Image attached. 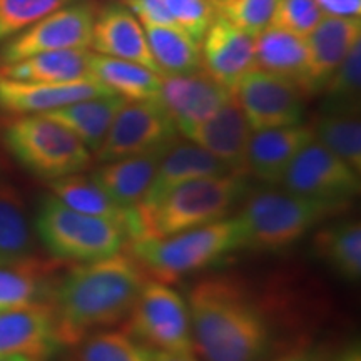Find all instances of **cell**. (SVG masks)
<instances>
[{
    "label": "cell",
    "instance_id": "1",
    "mask_svg": "<svg viewBox=\"0 0 361 361\" xmlns=\"http://www.w3.org/2000/svg\"><path fill=\"white\" fill-rule=\"evenodd\" d=\"M146 279L142 266L123 251L74 266L51 298L62 346H78L92 333L124 322Z\"/></svg>",
    "mask_w": 361,
    "mask_h": 361
},
{
    "label": "cell",
    "instance_id": "2",
    "mask_svg": "<svg viewBox=\"0 0 361 361\" xmlns=\"http://www.w3.org/2000/svg\"><path fill=\"white\" fill-rule=\"evenodd\" d=\"M192 348L201 361H261L271 329L246 284L233 276H207L188 295Z\"/></svg>",
    "mask_w": 361,
    "mask_h": 361
},
{
    "label": "cell",
    "instance_id": "3",
    "mask_svg": "<svg viewBox=\"0 0 361 361\" xmlns=\"http://www.w3.org/2000/svg\"><path fill=\"white\" fill-rule=\"evenodd\" d=\"M350 202L328 201L291 191L264 189L245 197L236 219L243 250L276 252L295 245L328 218L340 216Z\"/></svg>",
    "mask_w": 361,
    "mask_h": 361
},
{
    "label": "cell",
    "instance_id": "4",
    "mask_svg": "<svg viewBox=\"0 0 361 361\" xmlns=\"http://www.w3.org/2000/svg\"><path fill=\"white\" fill-rule=\"evenodd\" d=\"M128 247L144 271L157 281L169 284L214 264L229 252L243 250V233L234 216L168 238H139Z\"/></svg>",
    "mask_w": 361,
    "mask_h": 361
},
{
    "label": "cell",
    "instance_id": "5",
    "mask_svg": "<svg viewBox=\"0 0 361 361\" xmlns=\"http://www.w3.org/2000/svg\"><path fill=\"white\" fill-rule=\"evenodd\" d=\"M246 178L228 173L180 184L151 211L139 213L144 233L151 238H168L228 218L234 206L246 197Z\"/></svg>",
    "mask_w": 361,
    "mask_h": 361
},
{
    "label": "cell",
    "instance_id": "6",
    "mask_svg": "<svg viewBox=\"0 0 361 361\" xmlns=\"http://www.w3.org/2000/svg\"><path fill=\"white\" fill-rule=\"evenodd\" d=\"M35 229L54 258L79 264L114 256L129 243L123 223L79 213L54 196L40 204Z\"/></svg>",
    "mask_w": 361,
    "mask_h": 361
},
{
    "label": "cell",
    "instance_id": "7",
    "mask_svg": "<svg viewBox=\"0 0 361 361\" xmlns=\"http://www.w3.org/2000/svg\"><path fill=\"white\" fill-rule=\"evenodd\" d=\"M6 146L27 171L56 180L79 174L92 161V152L72 130L42 114L24 116L7 126Z\"/></svg>",
    "mask_w": 361,
    "mask_h": 361
},
{
    "label": "cell",
    "instance_id": "8",
    "mask_svg": "<svg viewBox=\"0 0 361 361\" xmlns=\"http://www.w3.org/2000/svg\"><path fill=\"white\" fill-rule=\"evenodd\" d=\"M126 331L156 351H194L188 303L169 284L146 279Z\"/></svg>",
    "mask_w": 361,
    "mask_h": 361
},
{
    "label": "cell",
    "instance_id": "9",
    "mask_svg": "<svg viewBox=\"0 0 361 361\" xmlns=\"http://www.w3.org/2000/svg\"><path fill=\"white\" fill-rule=\"evenodd\" d=\"M178 139L179 130L159 99L126 102L94 156L101 164L121 157L159 151L173 146Z\"/></svg>",
    "mask_w": 361,
    "mask_h": 361
},
{
    "label": "cell",
    "instance_id": "10",
    "mask_svg": "<svg viewBox=\"0 0 361 361\" xmlns=\"http://www.w3.org/2000/svg\"><path fill=\"white\" fill-rule=\"evenodd\" d=\"M96 17L97 8L92 2H72L59 8L8 40L0 51V64H13L44 52L87 49Z\"/></svg>",
    "mask_w": 361,
    "mask_h": 361
},
{
    "label": "cell",
    "instance_id": "11",
    "mask_svg": "<svg viewBox=\"0 0 361 361\" xmlns=\"http://www.w3.org/2000/svg\"><path fill=\"white\" fill-rule=\"evenodd\" d=\"M231 92L252 133L301 124L305 117L306 94L291 80L269 72L252 69Z\"/></svg>",
    "mask_w": 361,
    "mask_h": 361
},
{
    "label": "cell",
    "instance_id": "12",
    "mask_svg": "<svg viewBox=\"0 0 361 361\" xmlns=\"http://www.w3.org/2000/svg\"><path fill=\"white\" fill-rule=\"evenodd\" d=\"M281 184L303 196L350 202L360 194L361 178L318 139H311L293 159Z\"/></svg>",
    "mask_w": 361,
    "mask_h": 361
},
{
    "label": "cell",
    "instance_id": "13",
    "mask_svg": "<svg viewBox=\"0 0 361 361\" xmlns=\"http://www.w3.org/2000/svg\"><path fill=\"white\" fill-rule=\"evenodd\" d=\"M61 346L51 303L0 310V356L19 355L47 361Z\"/></svg>",
    "mask_w": 361,
    "mask_h": 361
},
{
    "label": "cell",
    "instance_id": "14",
    "mask_svg": "<svg viewBox=\"0 0 361 361\" xmlns=\"http://www.w3.org/2000/svg\"><path fill=\"white\" fill-rule=\"evenodd\" d=\"M231 97V90L216 82L202 69L191 74L162 75L159 102L174 121L179 134L213 117Z\"/></svg>",
    "mask_w": 361,
    "mask_h": 361
},
{
    "label": "cell",
    "instance_id": "15",
    "mask_svg": "<svg viewBox=\"0 0 361 361\" xmlns=\"http://www.w3.org/2000/svg\"><path fill=\"white\" fill-rule=\"evenodd\" d=\"M202 71L229 90L256 69L255 37L216 16L201 40Z\"/></svg>",
    "mask_w": 361,
    "mask_h": 361
},
{
    "label": "cell",
    "instance_id": "16",
    "mask_svg": "<svg viewBox=\"0 0 361 361\" xmlns=\"http://www.w3.org/2000/svg\"><path fill=\"white\" fill-rule=\"evenodd\" d=\"M251 133L241 107L231 97L213 117L184 130L183 135L206 149L229 173L250 176L246 156Z\"/></svg>",
    "mask_w": 361,
    "mask_h": 361
},
{
    "label": "cell",
    "instance_id": "17",
    "mask_svg": "<svg viewBox=\"0 0 361 361\" xmlns=\"http://www.w3.org/2000/svg\"><path fill=\"white\" fill-rule=\"evenodd\" d=\"M97 80L82 82H25L0 75V109L12 114H45L84 99L111 94Z\"/></svg>",
    "mask_w": 361,
    "mask_h": 361
},
{
    "label": "cell",
    "instance_id": "18",
    "mask_svg": "<svg viewBox=\"0 0 361 361\" xmlns=\"http://www.w3.org/2000/svg\"><path fill=\"white\" fill-rule=\"evenodd\" d=\"M314 139L311 126H286L251 133L247 144V174L274 186L281 184L298 152Z\"/></svg>",
    "mask_w": 361,
    "mask_h": 361
},
{
    "label": "cell",
    "instance_id": "19",
    "mask_svg": "<svg viewBox=\"0 0 361 361\" xmlns=\"http://www.w3.org/2000/svg\"><path fill=\"white\" fill-rule=\"evenodd\" d=\"M90 47L101 56L135 62L161 74L149 51L144 27L123 4L97 12Z\"/></svg>",
    "mask_w": 361,
    "mask_h": 361
},
{
    "label": "cell",
    "instance_id": "20",
    "mask_svg": "<svg viewBox=\"0 0 361 361\" xmlns=\"http://www.w3.org/2000/svg\"><path fill=\"white\" fill-rule=\"evenodd\" d=\"M229 171L221 162L191 141H176L162 157L152 179L149 191L137 206L139 213H147L159 202L166 194L180 184L200 178L228 174Z\"/></svg>",
    "mask_w": 361,
    "mask_h": 361
},
{
    "label": "cell",
    "instance_id": "21",
    "mask_svg": "<svg viewBox=\"0 0 361 361\" xmlns=\"http://www.w3.org/2000/svg\"><path fill=\"white\" fill-rule=\"evenodd\" d=\"M361 39L360 17L324 16L306 37L310 51L308 94L323 90L350 49Z\"/></svg>",
    "mask_w": 361,
    "mask_h": 361
},
{
    "label": "cell",
    "instance_id": "22",
    "mask_svg": "<svg viewBox=\"0 0 361 361\" xmlns=\"http://www.w3.org/2000/svg\"><path fill=\"white\" fill-rule=\"evenodd\" d=\"M169 147L147 152V154L101 162V166L94 171L90 178L96 180L117 206L133 209L142 202L162 157L169 151Z\"/></svg>",
    "mask_w": 361,
    "mask_h": 361
},
{
    "label": "cell",
    "instance_id": "23",
    "mask_svg": "<svg viewBox=\"0 0 361 361\" xmlns=\"http://www.w3.org/2000/svg\"><path fill=\"white\" fill-rule=\"evenodd\" d=\"M51 189L52 196L57 197L61 202H64L71 209L89 216H97V218H106L123 223L126 229H128L129 243L146 236L137 207L126 209V207L117 206L90 176L79 173L51 180Z\"/></svg>",
    "mask_w": 361,
    "mask_h": 361
},
{
    "label": "cell",
    "instance_id": "24",
    "mask_svg": "<svg viewBox=\"0 0 361 361\" xmlns=\"http://www.w3.org/2000/svg\"><path fill=\"white\" fill-rule=\"evenodd\" d=\"M256 69L279 75L308 94L310 51L305 37L268 25L255 37Z\"/></svg>",
    "mask_w": 361,
    "mask_h": 361
},
{
    "label": "cell",
    "instance_id": "25",
    "mask_svg": "<svg viewBox=\"0 0 361 361\" xmlns=\"http://www.w3.org/2000/svg\"><path fill=\"white\" fill-rule=\"evenodd\" d=\"M92 52L87 49L44 52L0 67V75L25 82H82L96 80L90 71Z\"/></svg>",
    "mask_w": 361,
    "mask_h": 361
},
{
    "label": "cell",
    "instance_id": "26",
    "mask_svg": "<svg viewBox=\"0 0 361 361\" xmlns=\"http://www.w3.org/2000/svg\"><path fill=\"white\" fill-rule=\"evenodd\" d=\"M126 102L128 101L124 97L111 92L69 104L61 109L45 112L42 116L72 130L82 141L84 146L92 154H96L107 133H109L117 112Z\"/></svg>",
    "mask_w": 361,
    "mask_h": 361
},
{
    "label": "cell",
    "instance_id": "27",
    "mask_svg": "<svg viewBox=\"0 0 361 361\" xmlns=\"http://www.w3.org/2000/svg\"><path fill=\"white\" fill-rule=\"evenodd\" d=\"M54 266L35 258L0 264V310L51 303L56 284Z\"/></svg>",
    "mask_w": 361,
    "mask_h": 361
},
{
    "label": "cell",
    "instance_id": "28",
    "mask_svg": "<svg viewBox=\"0 0 361 361\" xmlns=\"http://www.w3.org/2000/svg\"><path fill=\"white\" fill-rule=\"evenodd\" d=\"M90 71L97 82L106 85L128 102L157 101L162 87V75L123 59L92 54Z\"/></svg>",
    "mask_w": 361,
    "mask_h": 361
},
{
    "label": "cell",
    "instance_id": "29",
    "mask_svg": "<svg viewBox=\"0 0 361 361\" xmlns=\"http://www.w3.org/2000/svg\"><path fill=\"white\" fill-rule=\"evenodd\" d=\"M316 256L338 276L355 283L361 276V223L358 219L338 221L314 234Z\"/></svg>",
    "mask_w": 361,
    "mask_h": 361
},
{
    "label": "cell",
    "instance_id": "30",
    "mask_svg": "<svg viewBox=\"0 0 361 361\" xmlns=\"http://www.w3.org/2000/svg\"><path fill=\"white\" fill-rule=\"evenodd\" d=\"M35 239L25 204L16 188L0 183V264L34 256Z\"/></svg>",
    "mask_w": 361,
    "mask_h": 361
},
{
    "label": "cell",
    "instance_id": "31",
    "mask_svg": "<svg viewBox=\"0 0 361 361\" xmlns=\"http://www.w3.org/2000/svg\"><path fill=\"white\" fill-rule=\"evenodd\" d=\"M149 51L162 75H180L202 69L201 44L180 27L144 25Z\"/></svg>",
    "mask_w": 361,
    "mask_h": 361
},
{
    "label": "cell",
    "instance_id": "32",
    "mask_svg": "<svg viewBox=\"0 0 361 361\" xmlns=\"http://www.w3.org/2000/svg\"><path fill=\"white\" fill-rule=\"evenodd\" d=\"M314 139L361 176V123L358 109L329 107L313 128Z\"/></svg>",
    "mask_w": 361,
    "mask_h": 361
},
{
    "label": "cell",
    "instance_id": "33",
    "mask_svg": "<svg viewBox=\"0 0 361 361\" xmlns=\"http://www.w3.org/2000/svg\"><path fill=\"white\" fill-rule=\"evenodd\" d=\"M152 353L126 329H101L79 343L74 361H151Z\"/></svg>",
    "mask_w": 361,
    "mask_h": 361
},
{
    "label": "cell",
    "instance_id": "34",
    "mask_svg": "<svg viewBox=\"0 0 361 361\" xmlns=\"http://www.w3.org/2000/svg\"><path fill=\"white\" fill-rule=\"evenodd\" d=\"M75 0H0V42Z\"/></svg>",
    "mask_w": 361,
    "mask_h": 361
},
{
    "label": "cell",
    "instance_id": "35",
    "mask_svg": "<svg viewBox=\"0 0 361 361\" xmlns=\"http://www.w3.org/2000/svg\"><path fill=\"white\" fill-rule=\"evenodd\" d=\"M361 87V39L356 42L338 69L324 84L323 90L329 99V107L358 109Z\"/></svg>",
    "mask_w": 361,
    "mask_h": 361
},
{
    "label": "cell",
    "instance_id": "36",
    "mask_svg": "<svg viewBox=\"0 0 361 361\" xmlns=\"http://www.w3.org/2000/svg\"><path fill=\"white\" fill-rule=\"evenodd\" d=\"M214 13L256 37L271 24L278 0H211Z\"/></svg>",
    "mask_w": 361,
    "mask_h": 361
},
{
    "label": "cell",
    "instance_id": "37",
    "mask_svg": "<svg viewBox=\"0 0 361 361\" xmlns=\"http://www.w3.org/2000/svg\"><path fill=\"white\" fill-rule=\"evenodd\" d=\"M323 17L322 8L314 0H278L269 25H276L306 39Z\"/></svg>",
    "mask_w": 361,
    "mask_h": 361
},
{
    "label": "cell",
    "instance_id": "38",
    "mask_svg": "<svg viewBox=\"0 0 361 361\" xmlns=\"http://www.w3.org/2000/svg\"><path fill=\"white\" fill-rule=\"evenodd\" d=\"M176 25L201 44L216 13L211 0H164Z\"/></svg>",
    "mask_w": 361,
    "mask_h": 361
},
{
    "label": "cell",
    "instance_id": "39",
    "mask_svg": "<svg viewBox=\"0 0 361 361\" xmlns=\"http://www.w3.org/2000/svg\"><path fill=\"white\" fill-rule=\"evenodd\" d=\"M123 6L144 25L178 27L164 0H123Z\"/></svg>",
    "mask_w": 361,
    "mask_h": 361
},
{
    "label": "cell",
    "instance_id": "40",
    "mask_svg": "<svg viewBox=\"0 0 361 361\" xmlns=\"http://www.w3.org/2000/svg\"><path fill=\"white\" fill-rule=\"evenodd\" d=\"M326 17H360L361 0H314Z\"/></svg>",
    "mask_w": 361,
    "mask_h": 361
},
{
    "label": "cell",
    "instance_id": "41",
    "mask_svg": "<svg viewBox=\"0 0 361 361\" xmlns=\"http://www.w3.org/2000/svg\"><path fill=\"white\" fill-rule=\"evenodd\" d=\"M273 361H326V355L318 348H298L278 356Z\"/></svg>",
    "mask_w": 361,
    "mask_h": 361
},
{
    "label": "cell",
    "instance_id": "42",
    "mask_svg": "<svg viewBox=\"0 0 361 361\" xmlns=\"http://www.w3.org/2000/svg\"><path fill=\"white\" fill-rule=\"evenodd\" d=\"M151 361H201L194 351H156Z\"/></svg>",
    "mask_w": 361,
    "mask_h": 361
},
{
    "label": "cell",
    "instance_id": "43",
    "mask_svg": "<svg viewBox=\"0 0 361 361\" xmlns=\"http://www.w3.org/2000/svg\"><path fill=\"white\" fill-rule=\"evenodd\" d=\"M336 361H361V351H360V346H351V348H348L343 353L340 358H338Z\"/></svg>",
    "mask_w": 361,
    "mask_h": 361
},
{
    "label": "cell",
    "instance_id": "44",
    "mask_svg": "<svg viewBox=\"0 0 361 361\" xmlns=\"http://www.w3.org/2000/svg\"><path fill=\"white\" fill-rule=\"evenodd\" d=\"M0 361H35V360L25 358V356H19V355H7V356H0Z\"/></svg>",
    "mask_w": 361,
    "mask_h": 361
}]
</instances>
